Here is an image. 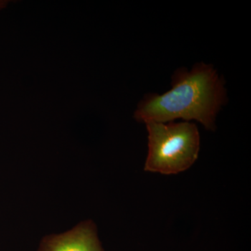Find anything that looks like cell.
Here are the masks:
<instances>
[{
  "label": "cell",
  "mask_w": 251,
  "mask_h": 251,
  "mask_svg": "<svg viewBox=\"0 0 251 251\" xmlns=\"http://www.w3.org/2000/svg\"><path fill=\"white\" fill-rule=\"evenodd\" d=\"M226 102L224 80L212 66L201 63L190 71L176 70L171 90L161 95L145 96L134 117L145 123L196 120L206 129L214 130L216 116Z\"/></svg>",
  "instance_id": "6da1fadb"
},
{
  "label": "cell",
  "mask_w": 251,
  "mask_h": 251,
  "mask_svg": "<svg viewBox=\"0 0 251 251\" xmlns=\"http://www.w3.org/2000/svg\"><path fill=\"white\" fill-rule=\"evenodd\" d=\"M6 4H7V2L6 1H0V10L4 9Z\"/></svg>",
  "instance_id": "277c9868"
},
{
  "label": "cell",
  "mask_w": 251,
  "mask_h": 251,
  "mask_svg": "<svg viewBox=\"0 0 251 251\" xmlns=\"http://www.w3.org/2000/svg\"><path fill=\"white\" fill-rule=\"evenodd\" d=\"M145 124L148 133L145 171L176 175L194 164L201 144L196 125L189 122Z\"/></svg>",
  "instance_id": "7a4b0ae2"
},
{
  "label": "cell",
  "mask_w": 251,
  "mask_h": 251,
  "mask_svg": "<svg viewBox=\"0 0 251 251\" xmlns=\"http://www.w3.org/2000/svg\"><path fill=\"white\" fill-rule=\"evenodd\" d=\"M38 251H103L92 221H83L65 233L48 236Z\"/></svg>",
  "instance_id": "3957f363"
}]
</instances>
